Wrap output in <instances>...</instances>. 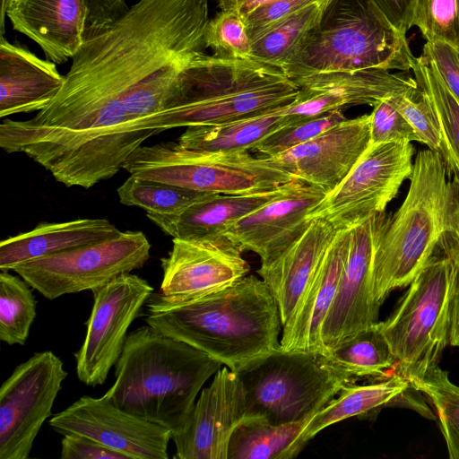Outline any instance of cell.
Returning a JSON list of instances; mask_svg holds the SVG:
<instances>
[{"mask_svg":"<svg viewBox=\"0 0 459 459\" xmlns=\"http://www.w3.org/2000/svg\"><path fill=\"white\" fill-rule=\"evenodd\" d=\"M146 308L149 326L207 353L232 371L281 348L277 303L255 275L186 302L167 301L153 292Z\"/></svg>","mask_w":459,"mask_h":459,"instance_id":"obj_1","label":"cell"},{"mask_svg":"<svg viewBox=\"0 0 459 459\" xmlns=\"http://www.w3.org/2000/svg\"><path fill=\"white\" fill-rule=\"evenodd\" d=\"M222 363L149 326L130 332L103 395L119 409L169 429L186 422L204 383Z\"/></svg>","mask_w":459,"mask_h":459,"instance_id":"obj_2","label":"cell"},{"mask_svg":"<svg viewBox=\"0 0 459 459\" xmlns=\"http://www.w3.org/2000/svg\"><path fill=\"white\" fill-rule=\"evenodd\" d=\"M299 90L281 68L201 53L181 69L162 110L148 126L158 134L265 114L290 104Z\"/></svg>","mask_w":459,"mask_h":459,"instance_id":"obj_3","label":"cell"},{"mask_svg":"<svg viewBox=\"0 0 459 459\" xmlns=\"http://www.w3.org/2000/svg\"><path fill=\"white\" fill-rule=\"evenodd\" d=\"M459 209V184L442 157L427 149L413 162L408 193L377 244L372 290L380 306L389 293L408 286L436 252Z\"/></svg>","mask_w":459,"mask_h":459,"instance_id":"obj_4","label":"cell"},{"mask_svg":"<svg viewBox=\"0 0 459 459\" xmlns=\"http://www.w3.org/2000/svg\"><path fill=\"white\" fill-rule=\"evenodd\" d=\"M415 60L406 34L393 26L373 0H325L316 24L281 70L293 81L337 71L407 72Z\"/></svg>","mask_w":459,"mask_h":459,"instance_id":"obj_5","label":"cell"},{"mask_svg":"<svg viewBox=\"0 0 459 459\" xmlns=\"http://www.w3.org/2000/svg\"><path fill=\"white\" fill-rule=\"evenodd\" d=\"M233 372L242 389L244 418L275 425L311 418L352 381L334 369L325 354L281 348Z\"/></svg>","mask_w":459,"mask_h":459,"instance_id":"obj_6","label":"cell"},{"mask_svg":"<svg viewBox=\"0 0 459 459\" xmlns=\"http://www.w3.org/2000/svg\"><path fill=\"white\" fill-rule=\"evenodd\" d=\"M123 169L139 178L221 195L273 190L296 178L267 157H255L249 151L206 152L175 142L140 146Z\"/></svg>","mask_w":459,"mask_h":459,"instance_id":"obj_7","label":"cell"},{"mask_svg":"<svg viewBox=\"0 0 459 459\" xmlns=\"http://www.w3.org/2000/svg\"><path fill=\"white\" fill-rule=\"evenodd\" d=\"M454 268L436 252L409 284L381 330L396 359L395 371L408 380L438 365L449 344V307Z\"/></svg>","mask_w":459,"mask_h":459,"instance_id":"obj_8","label":"cell"},{"mask_svg":"<svg viewBox=\"0 0 459 459\" xmlns=\"http://www.w3.org/2000/svg\"><path fill=\"white\" fill-rule=\"evenodd\" d=\"M151 243L142 231L65 250L16 265L13 271L48 299L93 290L112 279L142 268Z\"/></svg>","mask_w":459,"mask_h":459,"instance_id":"obj_9","label":"cell"},{"mask_svg":"<svg viewBox=\"0 0 459 459\" xmlns=\"http://www.w3.org/2000/svg\"><path fill=\"white\" fill-rule=\"evenodd\" d=\"M414 147L411 142L370 145L346 178L309 213L336 230L353 228L385 212L403 183L411 178Z\"/></svg>","mask_w":459,"mask_h":459,"instance_id":"obj_10","label":"cell"},{"mask_svg":"<svg viewBox=\"0 0 459 459\" xmlns=\"http://www.w3.org/2000/svg\"><path fill=\"white\" fill-rule=\"evenodd\" d=\"M67 371L50 351L17 365L0 387V459H27Z\"/></svg>","mask_w":459,"mask_h":459,"instance_id":"obj_11","label":"cell"},{"mask_svg":"<svg viewBox=\"0 0 459 459\" xmlns=\"http://www.w3.org/2000/svg\"><path fill=\"white\" fill-rule=\"evenodd\" d=\"M85 337L74 352L76 376L89 386L103 385L118 360L130 325L153 293L140 276L124 273L93 290Z\"/></svg>","mask_w":459,"mask_h":459,"instance_id":"obj_12","label":"cell"},{"mask_svg":"<svg viewBox=\"0 0 459 459\" xmlns=\"http://www.w3.org/2000/svg\"><path fill=\"white\" fill-rule=\"evenodd\" d=\"M392 214H376L351 228L350 250L338 290L321 329L327 351L377 324L380 305L372 290V266L380 238Z\"/></svg>","mask_w":459,"mask_h":459,"instance_id":"obj_13","label":"cell"},{"mask_svg":"<svg viewBox=\"0 0 459 459\" xmlns=\"http://www.w3.org/2000/svg\"><path fill=\"white\" fill-rule=\"evenodd\" d=\"M242 250L227 236L200 240L173 238L160 259L162 281L155 294L170 302H186L223 290L249 272Z\"/></svg>","mask_w":459,"mask_h":459,"instance_id":"obj_14","label":"cell"},{"mask_svg":"<svg viewBox=\"0 0 459 459\" xmlns=\"http://www.w3.org/2000/svg\"><path fill=\"white\" fill-rule=\"evenodd\" d=\"M56 432L86 436L129 459H168L171 431L113 404L83 395L48 421Z\"/></svg>","mask_w":459,"mask_h":459,"instance_id":"obj_15","label":"cell"},{"mask_svg":"<svg viewBox=\"0 0 459 459\" xmlns=\"http://www.w3.org/2000/svg\"><path fill=\"white\" fill-rule=\"evenodd\" d=\"M293 82L299 88L296 99L278 108L287 126L351 106L373 107L386 97L418 87L409 75L378 68L319 73Z\"/></svg>","mask_w":459,"mask_h":459,"instance_id":"obj_16","label":"cell"},{"mask_svg":"<svg viewBox=\"0 0 459 459\" xmlns=\"http://www.w3.org/2000/svg\"><path fill=\"white\" fill-rule=\"evenodd\" d=\"M326 195L321 187L294 178L278 196L232 223L224 235L267 263L303 234L312 221L309 213Z\"/></svg>","mask_w":459,"mask_h":459,"instance_id":"obj_17","label":"cell"},{"mask_svg":"<svg viewBox=\"0 0 459 459\" xmlns=\"http://www.w3.org/2000/svg\"><path fill=\"white\" fill-rule=\"evenodd\" d=\"M244 418L240 383L228 367L203 389L186 422L171 434L177 459H228L231 435Z\"/></svg>","mask_w":459,"mask_h":459,"instance_id":"obj_18","label":"cell"},{"mask_svg":"<svg viewBox=\"0 0 459 459\" xmlns=\"http://www.w3.org/2000/svg\"><path fill=\"white\" fill-rule=\"evenodd\" d=\"M370 146V116L345 119L309 142L267 157L296 178L329 194Z\"/></svg>","mask_w":459,"mask_h":459,"instance_id":"obj_19","label":"cell"},{"mask_svg":"<svg viewBox=\"0 0 459 459\" xmlns=\"http://www.w3.org/2000/svg\"><path fill=\"white\" fill-rule=\"evenodd\" d=\"M13 30L29 37L56 64L72 58L82 45L87 28L85 0H8L4 16Z\"/></svg>","mask_w":459,"mask_h":459,"instance_id":"obj_20","label":"cell"},{"mask_svg":"<svg viewBox=\"0 0 459 459\" xmlns=\"http://www.w3.org/2000/svg\"><path fill=\"white\" fill-rule=\"evenodd\" d=\"M351 237V229L337 232L294 312L283 325L280 341L282 350L325 354L321 329L338 290Z\"/></svg>","mask_w":459,"mask_h":459,"instance_id":"obj_21","label":"cell"},{"mask_svg":"<svg viewBox=\"0 0 459 459\" xmlns=\"http://www.w3.org/2000/svg\"><path fill=\"white\" fill-rule=\"evenodd\" d=\"M338 230L315 218L303 234L279 255L262 263L258 274L273 296L282 326L294 312Z\"/></svg>","mask_w":459,"mask_h":459,"instance_id":"obj_22","label":"cell"},{"mask_svg":"<svg viewBox=\"0 0 459 459\" xmlns=\"http://www.w3.org/2000/svg\"><path fill=\"white\" fill-rule=\"evenodd\" d=\"M65 82L56 63L23 47L0 40V117L40 111L56 98Z\"/></svg>","mask_w":459,"mask_h":459,"instance_id":"obj_23","label":"cell"},{"mask_svg":"<svg viewBox=\"0 0 459 459\" xmlns=\"http://www.w3.org/2000/svg\"><path fill=\"white\" fill-rule=\"evenodd\" d=\"M288 183L273 190L254 194H216L177 214L146 215L173 238L200 240L213 238L223 235L232 223L278 196Z\"/></svg>","mask_w":459,"mask_h":459,"instance_id":"obj_24","label":"cell"},{"mask_svg":"<svg viewBox=\"0 0 459 459\" xmlns=\"http://www.w3.org/2000/svg\"><path fill=\"white\" fill-rule=\"evenodd\" d=\"M121 231L107 219H76L41 223L2 240L0 270L13 271L24 262L110 239Z\"/></svg>","mask_w":459,"mask_h":459,"instance_id":"obj_25","label":"cell"},{"mask_svg":"<svg viewBox=\"0 0 459 459\" xmlns=\"http://www.w3.org/2000/svg\"><path fill=\"white\" fill-rule=\"evenodd\" d=\"M411 386L409 380L394 373L377 383H346L337 397L331 399L308 420L303 437L308 442L324 429L354 416H364L383 406H390Z\"/></svg>","mask_w":459,"mask_h":459,"instance_id":"obj_26","label":"cell"},{"mask_svg":"<svg viewBox=\"0 0 459 459\" xmlns=\"http://www.w3.org/2000/svg\"><path fill=\"white\" fill-rule=\"evenodd\" d=\"M287 126L277 109L223 124L186 127L178 143L187 149L206 152L252 151L255 144Z\"/></svg>","mask_w":459,"mask_h":459,"instance_id":"obj_27","label":"cell"},{"mask_svg":"<svg viewBox=\"0 0 459 459\" xmlns=\"http://www.w3.org/2000/svg\"><path fill=\"white\" fill-rule=\"evenodd\" d=\"M275 425L258 418H243L234 429L228 459H290L307 445L303 430L308 420Z\"/></svg>","mask_w":459,"mask_h":459,"instance_id":"obj_28","label":"cell"},{"mask_svg":"<svg viewBox=\"0 0 459 459\" xmlns=\"http://www.w3.org/2000/svg\"><path fill=\"white\" fill-rule=\"evenodd\" d=\"M325 356L334 369L352 381L359 377L386 378L391 376L386 372L396 365L380 322L329 350Z\"/></svg>","mask_w":459,"mask_h":459,"instance_id":"obj_29","label":"cell"},{"mask_svg":"<svg viewBox=\"0 0 459 459\" xmlns=\"http://www.w3.org/2000/svg\"><path fill=\"white\" fill-rule=\"evenodd\" d=\"M411 71L435 112L443 140V160L450 176L459 184V100L423 54L416 57Z\"/></svg>","mask_w":459,"mask_h":459,"instance_id":"obj_30","label":"cell"},{"mask_svg":"<svg viewBox=\"0 0 459 459\" xmlns=\"http://www.w3.org/2000/svg\"><path fill=\"white\" fill-rule=\"evenodd\" d=\"M117 195L122 204L140 207L146 214H177L216 194L130 175Z\"/></svg>","mask_w":459,"mask_h":459,"instance_id":"obj_31","label":"cell"},{"mask_svg":"<svg viewBox=\"0 0 459 459\" xmlns=\"http://www.w3.org/2000/svg\"><path fill=\"white\" fill-rule=\"evenodd\" d=\"M324 3L322 0L308 5L252 40L250 58L281 69L302 38L316 24Z\"/></svg>","mask_w":459,"mask_h":459,"instance_id":"obj_32","label":"cell"},{"mask_svg":"<svg viewBox=\"0 0 459 459\" xmlns=\"http://www.w3.org/2000/svg\"><path fill=\"white\" fill-rule=\"evenodd\" d=\"M32 288L21 276L0 273V340L24 345L37 316Z\"/></svg>","mask_w":459,"mask_h":459,"instance_id":"obj_33","label":"cell"},{"mask_svg":"<svg viewBox=\"0 0 459 459\" xmlns=\"http://www.w3.org/2000/svg\"><path fill=\"white\" fill-rule=\"evenodd\" d=\"M433 405L450 459H459V386L452 383L438 365L424 376L409 380Z\"/></svg>","mask_w":459,"mask_h":459,"instance_id":"obj_34","label":"cell"},{"mask_svg":"<svg viewBox=\"0 0 459 459\" xmlns=\"http://www.w3.org/2000/svg\"><path fill=\"white\" fill-rule=\"evenodd\" d=\"M205 45L220 58L251 59L252 41L243 16L234 10H221L209 21Z\"/></svg>","mask_w":459,"mask_h":459,"instance_id":"obj_35","label":"cell"},{"mask_svg":"<svg viewBox=\"0 0 459 459\" xmlns=\"http://www.w3.org/2000/svg\"><path fill=\"white\" fill-rule=\"evenodd\" d=\"M412 26L427 41H443L459 51L456 0H417Z\"/></svg>","mask_w":459,"mask_h":459,"instance_id":"obj_36","label":"cell"},{"mask_svg":"<svg viewBox=\"0 0 459 459\" xmlns=\"http://www.w3.org/2000/svg\"><path fill=\"white\" fill-rule=\"evenodd\" d=\"M346 118L342 110H334L302 123L281 127L252 149L260 156L272 157L311 141Z\"/></svg>","mask_w":459,"mask_h":459,"instance_id":"obj_37","label":"cell"},{"mask_svg":"<svg viewBox=\"0 0 459 459\" xmlns=\"http://www.w3.org/2000/svg\"><path fill=\"white\" fill-rule=\"evenodd\" d=\"M394 102L414 130L418 142L444 158L440 128L429 100L418 86L393 97Z\"/></svg>","mask_w":459,"mask_h":459,"instance_id":"obj_38","label":"cell"},{"mask_svg":"<svg viewBox=\"0 0 459 459\" xmlns=\"http://www.w3.org/2000/svg\"><path fill=\"white\" fill-rule=\"evenodd\" d=\"M393 97H386L373 106V111L369 114L370 145L390 142H418L414 130L396 108Z\"/></svg>","mask_w":459,"mask_h":459,"instance_id":"obj_39","label":"cell"},{"mask_svg":"<svg viewBox=\"0 0 459 459\" xmlns=\"http://www.w3.org/2000/svg\"><path fill=\"white\" fill-rule=\"evenodd\" d=\"M319 1L322 0H273L257 7L243 17L251 41L283 20Z\"/></svg>","mask_w":459,"mask_h":459,"instance_id":"obj_40","label":"cell"},{"mask_svg":"<svg viewBox=\"0 0 459 459\" xmlns=\"http://www.w3.org/2000/svg\"><path fill=\"white\" fill-rule=\"evenodd\" d=\"M437 249L451 260L454 275L449 307V344L459 348V209L450 226L442 236Z\"/></svg>","mask_w":459,"mask_h":459,"instance_id":"obj_41","label":"cell"},{"mask_svg":"<svg viewBox=\"0 0 459 459\" xmlns=\"http://www.w3.org/2000/svg\"><path fill=\"white\" fill-rule=\"evenodd\" d=\"M422 54L431 61L447 88L459 100V51L443 41H427Z\"/></svg>","mask_w":459,"mask_h":459,"instance_id":"obj_42","label":"cell"},{"mask_svg":"<svg viewBox=\"0 0 459 459\" xmlns=\"http://www.w3.org/2000/svg\"><path fill=\"white\" fill-rule=\"evenodd\" d=\"M63 436L60 455L62 459H129L126 455L86 436L74 433Z\"/></svg>","mask_w":459,"mask_h":459,"instance_id":"obj_43","label":"cell"},{"mask_svg":"<svg viewBox=\"0 0 459 459\" xmlns=\"http://www.w3.org/2000/svg\"><path fill=\"white\" fill-rule=\"evenodd\" d=\"M85 4L88 12L86 30L102 29L129 10L125 0H85Z\"/></svg>","mask_w":459,"mask_h":459,"instance_id":"obj_44","label":"cell"},{"mask_svg":"<svg viewBox=\"0 0 459 459\" xmlns=\"http://www.w3.org/2000/svg\"><path fill=\"white\" fill-rule=\"evenodd\" d=\"M373 2L399 31L406 34L412 27L417 0H373Z\"/></svg>","mask_w":459,"mask_h":459,"instance_id":"obj_45","label":"cell"},{"mask_svg":"<svg viewBox=\"0 0 459 459\" xmlns=\"http://www.w3.org/2000/svg\"><path fill=\"white\" fill-rule=\"evenodd\" d=\"M273 0H219L221 10H234L243 17L257 7Z\"/></svg>","mask_w":459,"mask_h":459,"instance_id":"obj_46","label":"cell"},{"mask_svg":"<svg viewBox=\"0 0 459 459\" xmlns=\"http://www.w3.org/2000/svg\"><path fill=\"white\" fill-rule=\"evenodd\" d=\"M456 3H457L458 22H459V0H456Z\"/></svg>","mask_w":459,"mask_h":459,"instance_id":"obj_47","label":"cell"}]
</instances>
